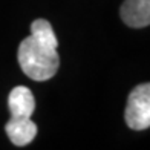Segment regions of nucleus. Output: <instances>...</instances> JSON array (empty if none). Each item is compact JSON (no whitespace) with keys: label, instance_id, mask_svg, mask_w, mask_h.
Returning <instances> with one entry per match:
<instances>
[{"label":"nucleus","instance_id":"f257e3e1","mask_svg":"<svg viewBox=\"0 0 150 150\" xmlns=\"http://www.w3.org/2000/svg\"><path fill=\"white\" fill-rule=\"evenodd\" d=\"M58 40L51 23L45 18L34 20L31 35L18 46V64L34 81H46L57 74L60 66Z\"/></svg>","mask_w":150,"mask_h":150},{"label":"nucleus","instance_id":"20e7f679","mask_svg":"<svg viewBox=\"0 0 150 150\" xmlns=\"http://www.w3.org/2000/svg\"><path fill=\"white\" fill-rule=\"evenodd\" d=\"M8 106L11 117L14 118H31L35 110L34 93L25 86H17L11 91L8 97Z\"/></svg>","mask_w":150,"mask_h":150},{"label":"nucleus","instance_id":"7ed1b4c3","mask_svg":"<svg viewBox=\"0 0 150 150\" xmlns=\"http://www.w3.org/2000/svg\"><path fill=\"white\" fill-rule=\"evenodd\" d=\"M120 14L130 28H146L150 23V0H126Z\"/></svg>","mask_w":150,"mask_h":150},{"label":"nucleus","instance_id":"f03ea898","mask_svg":"<svg viewBox=\"0 0 150 150\" xmlns=\"http://www.w3.org/2000/svg\"><path fill=\"white\" fill-rule=\"evenodd\" d=\"M126 122L132 130H146L150 126V84L136 86L126 106Z\"/></svg>","mask_w":150,"mask_h":150},{"label":"nucleus","instance_id":"39448f33","mask_svg":"<svg viewBox=\"0 0 150 150\" xmlns=\"http://www.w3.org/2000/svg\"><path fill=\"white\" fill-rule=\"evenodd\" d=\"M5 130L8 133L12 144L18 147L28 146L29 142L35 138L37 135V126L31 118H14L11 117L6 122Z\"/></svg>","mask_w":150,"mask_h":150}]
</instances>
